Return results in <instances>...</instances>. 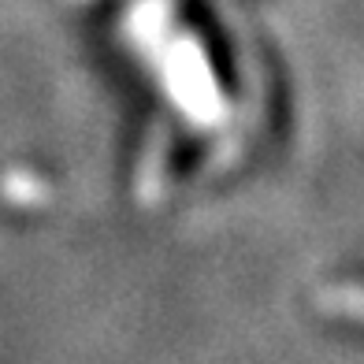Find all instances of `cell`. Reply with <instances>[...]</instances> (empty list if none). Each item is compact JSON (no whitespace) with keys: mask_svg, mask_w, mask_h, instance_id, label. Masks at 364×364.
Segmentation results:
<instances>
[{"mask_svg":"<svg viewBox=\"0 0 364 364\" xmlns=\"http://www.w3.org/2000/svg\"><path fill=\"white\" fill-rule=\"evenodd\" d=\"M160 71H164V86L178 101V108L190 115V119H216L223 112V97L216 90V78H212L208 63L201 56V48L193 41H178L175 48L164 45V53L156 56Z\"/></svg>","mask_w":364,"mask_h":364,"instance_id":"6da1fadb","label":"cell"},{"mask_svg":"<svg viewBox=\"0 0 364 364\" xmlns=\"http://www.w3.org/2000/svg\"><path fill=\"white\" fill-rule=\"evenodd\" d=\"M0 190H4V197L11 205H23V208H34V205H45L48 197H53V190H48V182L38 178L34 171H8L4 182H0Z\"/></svg>","mask_w":364,"mask_h":364,"instance_id":"7a4b0ae2","label":"cell"},{"mask_svg":"<svg viewBox=\"0 0 364 364\" xmlns=\"http://www.w3.org/2000/svg\"><path fill=\"white\" fill-rule=\"evenodd\" d=\"M316 305L331 316H350V320H364V287H350V283H335L323 287L316 294Z\"/></svg>","mask_w":364,"mask_h":364,"instance_id":"3957f363","label":"cell"},{"mask_svg":"<svg viewBox=\"0 0 364 364\" xmlns=\"http://www.w3.org/2000/svg\"><path fill=\"white\" fill-rule=\"evenodd\" d=\"M164 138L153 141V153L145 156V168L138 175V201H156L160 193V175H164Z\"/></svg>","mask_w":364,"mask_h":364,"instance_id":"277c9868","label":"cell"}]
</instances>
